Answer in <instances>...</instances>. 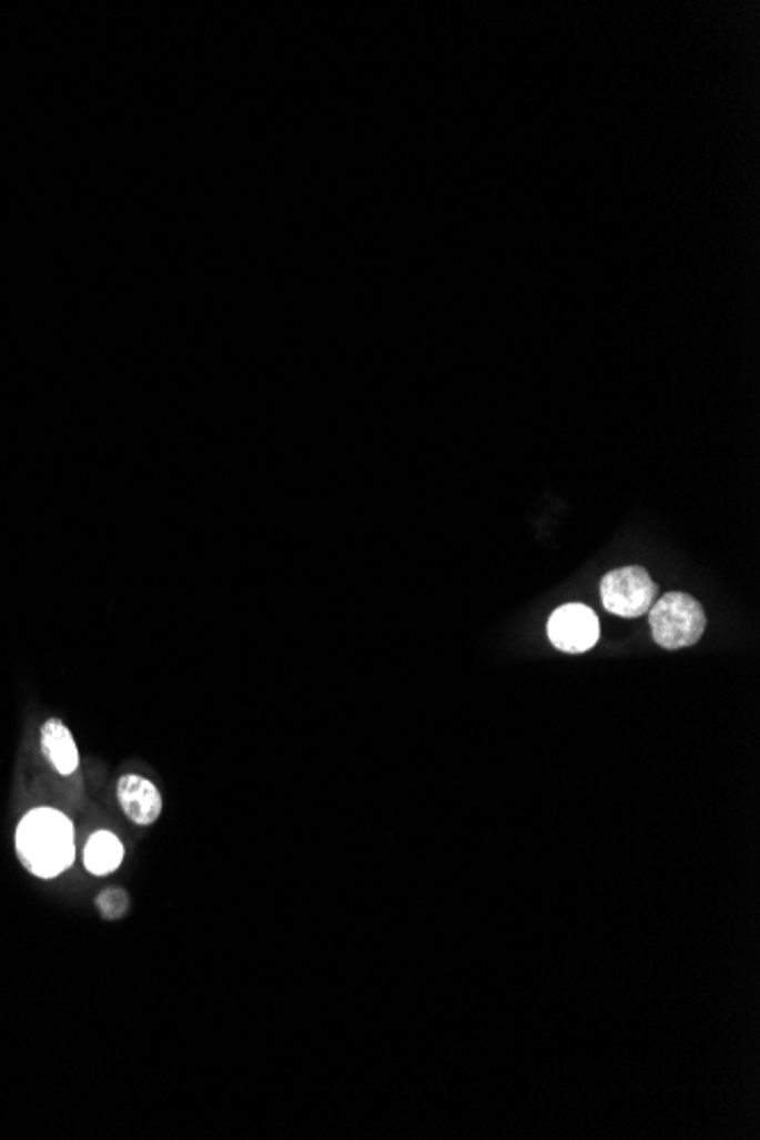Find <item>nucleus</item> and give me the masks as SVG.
Segmentation results:
<instances>
[{
	"instance_id": "nucleus-3",
	"label": "nucleus",
	"mask_w": 760,
	"mask_h": 1140,
	"mask_svg": "<svg viewBox=\"0 0 760 1140\" xmlns=\"http://www.w3.org/2000/svg\"><path fill=\"white\" fill-rule=\"evenodd\" d=\"M599 592L601 604L608 613L634 619L649 613L656 602L658 587L647 569L634 565L608 572L599 583Z\"/></svg>"
},
{
	"instance_id": "nucleus-1",
	"label": "nucleus",
	"mask_w": 760,
	"mask_h": 1140,
	"mask_svg": "<svg viewBox=\"0 0 760 1140\" xmlns=\"http://www.w3.org/2000/svg\"><path fill=\"white\" fill-rule=\"evenodd\" d=\"M17 854L23 868L39 879L62 875L75 858L71 819L55 808H32L19 823Z\"/></svg>"
},
{
	"instance_id": "nucleus-6",
	"label": "nucleus",
	"mask_w": 760,
	"mask_h": 1140,
	"mask_svg": "<svg viewBox=\"0 0 760 1140\" xmlns=\"http://www.w3.org/2000/svg\"><path fill=\"white\" fill-rule=\"evenodd\" d=\"M41 749H43V754H47L49 763L60 774H64V777H69V774H73L78 769L80 756H78L75 740H73L69 728L58 717L49 719L41 726Z\"/></svg>"
},
{
	"instance_id": "nucleus-5",
	"label": "nucleus",
	"mask_w": 760,
	"mask_h": 1140,
	"mask_svg": "<svg viewBox=\"0 0 760 1140\" xmlns=\"http://www.w3.org/2000/svg\"><path fill=\"white\" fill-rule=\"evenodd\" d=\"M116 797L123 813L140 827L153 825L162 813L160 790L140 774H125L119 779Z\"/></svg>"
},
{
	"instance_id": "nucleus-2",
	"label": "nucleus",
	"mask_w": 760,
	"mask_h": 1140,
	"mask_svg": "<svg viewBox=\"0 0 760 1140\" xmlns=\"http://www.w3.org/2000/svg\"><path fill=\"white\" fill-rule=\"evenodd\" d=\"M651 635L662 649H683L699 643L706 630L703 606L686 592H667L649 608Z\"/></svg>"
},
{
	"instance_id": "nucleus-4",
	"label": "nucleus",
	"mask_w": 760,
	"mask_h": 1140,
	"mask_svg": "<svg viewBox=\"0 0 760 1140\" xmlns=\"http://www.w3.org/2000/svg\"><path fill=\"white\" fill-rule=\"evenodd\" d=\"M549 640L567 654L590 652L599 640V619L584 604L560 606L549 619Z\"/></svg>"
},
{
	"instance_id": "nucleus-7",
	"label": "nucleus",
	"mask_w": 760,
	"mask_h": 1140,
	"mask_svg": "<svg viewBox=\"0 0 760 1140\" xmlns=\"http://www.w3.org/2000/svg\"><path fill=\"white\" fill-rule=\"evenodd\" d=\"M123 860V845L110 831H97L84 847V868L92 875H110Z\"/></svg>"
},
{
	"instance_id": "nucleus-8",
	"label": "nucleus",
	"mask_w": 760,
	"mask_h": 1140,
	"mask_svg": "<svg viewBox=\"0 0 760 1140\" xmlns=\"http://www.w3.org/2000/svg\"><path fill=\"white\" fill-rule=\"evenodd\" d=\"M97 908L101 910L103 920H119V918L125 916V910L130 908V897L121 888H110V890L99 895Z\"/></svg>"
}]
</instances>
